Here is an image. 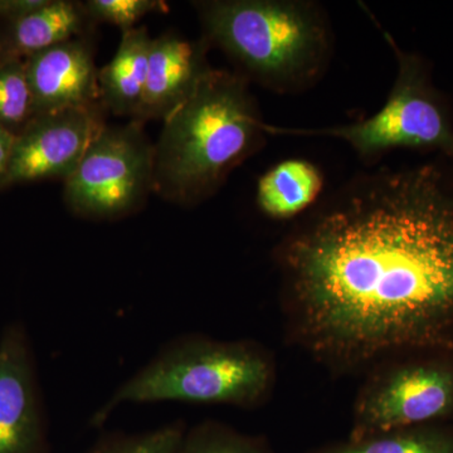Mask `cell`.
I'll list each match as a JSON object with an SVG mask.
<instances>
[{"instance_id":"52a82bcc","label":"cell","mask_w":453,"mask_h":453,"mask_svg":"<svg viewBox=\"0 0 453 453\" xmlns=\"http://www.w3.org/2000/svg\"><path fill=\"white\" fill-rule=\"evenodd\" d=\"M154 145L142 124L105 125L65 180V203L80 219L113 220L135 213L153 192Z\"/></svg>"},{"instance_id":"5bb4252c","label":"cell","mask_w":453,"mask_h":453,"mask_svg":"<svg viewBox=\"0 0 453 453\" xmlns=\"http://www.w3.org/2000/svg\"><path fill=\"white\" fill-rule=\"evenodd\" d=\"M151 41L145 27L122 33L115 56L98 70L104 109L135 120L144 98Z\"/></svg>"},{"instance_id":"7a4b0ae2","label":"cell","mask_w":453,"mask_h":453,"mask_svg":"<svg viewBox=\"0 0 453 453\" xmlns=\"http://www.w3.org/2000/svg\"><path fill=\"white\" fill-rule=\"evenodd\" d=\"M266 127L250 82L213 68L164 120L154 145L153 192L181 207L208 201L237 166L265 148Z\"/></svg>"},{"instance_id":"e0dca14e","label":"cell","mask_w":453,"mask_h":453,"mask_svg":"<svg viewBox=\"0 0 453 453\" xmlns=\"http://www.w3.org/2000/svg\"><path fill=\"white\" fill-rule=\"evenodd\" d=\"M35 116L26 61L0 62V127L18 136Z\"/></svg>"},{"instance_id":"2e32d148","label":"cell","mask_w":453,"mask_h":453,"mask_svg":"<svg viewBox=\"0 0 453 453\" xmlns=\"http://www.w3.org/2000/svg\"><path fill=\"white\" fill-rule=\"evenodd\" d=\"M179 453H276L264 436L205 419L187 427Z\"/></svg>"},{"instance_id":"30bf717a","label":"cell","mask_w":453,"mask_h":453,"mask_svg":"<svg viewBox=\"0 0 453 453\" xmlns=\"http://www.w3.org/2000/svg\"><path fill=\"white\" fill-rule=\"evenodd\" d=\"M26 67L37 115L103 105L92 35L42 50Z\"/></svg>"},{"instance_id":"7c38bea8","label":"cell","mask_w":453,"mask_h":453,"mask_svg":"<svg viewBox=\"0 0 453 453\" xmlns=\"http://www.w3.org/2000/svg\"><path fill=\"white\" fill-rule=\"evenodd\" d=\"M95 26L82 2L47 0L32 13L5 23L0 35V62L26 61L56 44L91 35Z\"/></svg>"},{"instance_id":"6da1fadb","label":"cell","mask_w":453,"mask_h":453,"mask_svg":"<svg viewBox=\"0 0 453 453\" xmlns=\"http://www.w3.org/2000/svg\"><path fill=\"white\" fill-rule=\"evenodd\" d=\"M288 338L336 374L453 351V160L359 173L277 244Z\"/></svg>"},{"instance_id":"5b68a950","label":"cell","mask_w":453,"mask_h":453,"mask_svg":"<svg viewBox=\"0 0 453 453\" xmlns=\"http://www.w3.org/2000/svg\"><path fill=\"white\" fill-rule=\"evenodd\" d=\"M374 20L392 50L396 74L384 105L369 118L335 127L300 129L267 124L270 136L332 138L350 146L366 165L395 150L434 153L453 160V103L434 81V65L421 53L404 50Z\"/></svg>"},{"instance_id":"ba28073f","label":"cell","mask_w":453,"mask_h":453,"mask_svg":"<svg viewBox=\"0 0 453 453\" xmlns=\"http://www.w3.org/2000/svg\"><path fill=\"white\" fill-rule=\"evenodd\" d=\"M0 453H52L37 359L22 321L0 335Z\"/></svg>"},{"instance_id":"ac0fdd59","label":"cell","mask_w":453,"mask_h":453,"mask_svg":"<svg viewBox=\"0 0 453 453\" xmlns=\"http://www.w3.org/2000/svg\"><path fill=\"white\" fill-rule=\"evenodd\" d=\"M187 427L177 419L144 432H107L83 453H179Z\"/></svg>"},{"instance_id":"9c48e42d","label":"cell","mask_w":453,"mask_h":453,"mask_svg":"<svg viewBox=\"0 0 453 453\" xmlns=\"http://www.w3.org/2000/svg\"><path fill=\"white\" fill-rule=\"evenodd\" d=\"M103 105L41 113L16 138L7 187L67 179L105 127Z\"/></svg>"},{"instance_id":"4fadbf2b","label":"cell","mask_w":453,"mask_h":453,"mask_svg":"<svg viewBox=\"0 0 453 453\" xmlns=\"http://www.w3.org/2000/svg\"><path fill=\"white\" fill-rule=\"evenodd\" d=\"M325 177L316 164L291 157L271 166L256 188L258 210L273 220L301 219L320 202Z\"/></svg>"},{"instance_id":"d6986e66","label":"cell","mask_w":453,"mask_h":453,"mask_svg":"<svg viewBox=\"0 0 453 453\" xmlns=\"http://www.w3.org/2000/svg\"><path fill=\"white\" fill-rule=\"evenodd\" d=\"M82 5L95 25L110 23L122 33L135 28L136 23L148 14L169 11L162 0H86Z\"/></svg>"},{"instance_id":"8fae6325","label":"cell","mask_w":453,"mask_h":453,"mask_svg":"<svg viewBox=\"0 0 453 453\" xmlns=\"http://www.w3.org/2000/svg\"><path fill=\"white\" fill-rule=\"evenodd\" d=\"M210 42L204 37L187 40L165 33L151 41L148 80L135 120H166L195 94L199 83L213 70L208 62Z\"/></svg>"},{"instance_id":"ffe728a7","label":"cell","mask_w":453,"mask_h":453,"mask_svg":"<svg viewBox=\"0 0 453 453\" xmlns=\"http://www.w3.org/2000/svg\"><path fill=\"white\" fill-rule=\"evenodd\" d=\"M47 0H0V20L5 23L32 13L46 4Z\"/></svg>"},{"instance_id":"3957f363","label":"cell","mask_w":453,"mask_h":453,"mask_svg":"<svg viewBox=\"0 0 453 453\" xmlns=\"http://www.w3.org/2000/svg\"><path fill=\"white\" fill-rule=\"evenodd\" d=\"M193 7L211 47L235 73L273 94H303L332 65V19L314 0H202Z\"/></svg>"},{"instance_id":"277c9868","label":"cell","mask_w":453,"mask_h":453,"mask_svg":"<svg viewBox=\"0 0 453 453\" xmlns=\"http://www.w3.org/2000/svg\"><path fill=\"white\" fill-rule=\"evenodd\" d=\"M276 380L275 357L256 340L183 334L164 342L113 390L92 414L89 425L103 427L125 404L180 402L256 410L271 398Z\"/></svg>"},{"instance_id":"44dd1931","label":"cell","mask_w":453,"mask_h":453,"mask_svg":"<svg viewBox=\"0 0 453 453\" xmlns=\"http://www.w3.org/2000/svg\"><path fill=\"white\" fill-rule=\"evenodd\" d=\"M17 136L0 127V188L7 187L9 166Z\"/></svg>"},{"instance_id":"9a60e30c","label":"cell","mask_w":453,"mask_h":453,"mask_svg":"<svg viewBox=\"0 0 453 453\" xmlns=\"http://www.w3.org/2000/svg\"><path fill=\"white\" fill-rule=\"evenodd\" d=\"M309 453H453V422L348 437Z\"/></svg>"},{"instance_id":"8992f818","label":"cell","mask_w":453,"mask_h":453,"mask_svg":"<svg viewBox=\"0 0 453 453\" xmlns=\"http://www.w3.org/2000/svg\"><path fill=\"white\" fill-rule=\"evenodd\" d=\"M366 374L349 438L453 422V351L396 357Z\"/></svg>"}]
</instances>
